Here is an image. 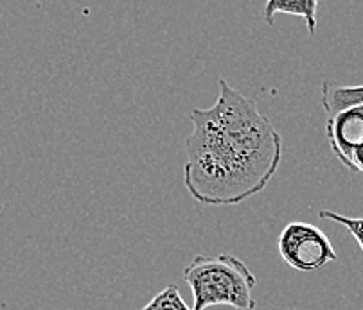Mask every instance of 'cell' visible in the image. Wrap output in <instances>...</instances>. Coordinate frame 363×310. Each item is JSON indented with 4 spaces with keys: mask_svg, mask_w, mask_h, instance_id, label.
Returning a JSON list of instances; mask_svg holds the SVG:
<instances>
[{
    "mask_svg": "<svg viewBox=\"0 0 363 310\" xmlns=\"http://www.w3.org/2000/svg\"><path fill=\"white\" fill-rule=\"evenodd\" d=\"M184 185L194 201L240 205L263 192L282 160V137L257 104L220 79L211 108L191 111Z\"/></svg>",
    "mask_w": 363,
    "mask_h": 310,
    "instance_id": "1",
    "label": "cell"
},
{
    "mask_svg": "<svg viewBox=\"0 0 363 310\" xmlns=\"http://www.w3.org/2000/svg\"><path fill=\"white\" fill-rule=\"evenodd\" d=\"M184 278L193 292V310L227 305L234 310H255L254 272L234 255L194 257L184 269Z\"/></svg>",
    "mask_w": 363,
    "mask_h": 310,
    "instance_id": "2",
    "label": "cell"
},
{
    "mask_svg": "<svg viewBox=\"0 0 363 310\" xmlns=\"http://www.w3.org/2000/svg\"><path fill=\"white\" fill-rule=\"evenodd\" d=\"M277 248L282 260L302 272L318 271L338 258L328 235L309 222L286 224L279 235Z\"/></svg>",
    "mask_w": 363,
    "mask_h": 310,
    "instance_id": "3",
    "label": "cell"
},
{
    "mask_svg": "<svg viewBox=\"0 0 363 310\" xmlns=\"http://www.w3.org/2000/svg\"><path fill=\"white\" fill-rule=\"evenodd\" d=\"M325 137L335 156L351 168L352 151L363 144V104L345 108L328 117Z\"/></svg>",
    "mask_w": 363,
    "mask_h": 310,
    "instance_id": "4",
    "label": "cell"
},
{
    "mask_svg": "<svg viewBox=\"0 0 363 310\" xmlns=\"http://www.w3.org/2000/svg\"><path fill=\"white\" fill-rule=\"evenodd\" d=\"M317 0H268L263 9V20L268 25H274L275 15H294L306 20L309 35L317 33Z\"/></svg>",
    "mask_w": 363,
    "mask_h": 310,
    "instance_id": "5",
    "label": "cell"
},
{
    "mask_svg": "<svg viewBox=\"0 0 363 310\" xmlns=\"http://www.w3.org/2000/svg\"><path fill=\"white\" fill-rule=\"evenodd\" d=\"M363 104V84L358 86H344L335 81H324L322 84V106L328 117L351 106Z\"/></svg>",
    "mask_w": 363,
    "mask_h": 310,
    "instance_id": "6",
    "label": "cell"
},
{
    "mask_svg": "<svg viewBox=\"0 0 363 310\" xmlns=\"http://www.w3.org/2000/svg\"><path fill=\"white\" fill-rule=\"evenodd\" d=\"M140 310H193L186 303V299L182 298L180 291H178L177 284L167 285L164 291L155 296L144 309Z\"/></svg>",
    "mask_w": 363,
    "mask_h": 310,
    "instance_id": "7",
    "label": "cell"
},
{
    "mask_svg": "<svg viewBox=\"0 0 363 310\" xmlns=\"http://www.w3.org/2000/svg\"><path fill=\"white\" fill-rule=\"evenodd\" d=\"M318 215L322 219H329V221L342 224L354 237V241L358 242V246L363 251V217H347V215H340L333 210H320Z\"/></svg>",
    "mask_w": 363,
    "mask_h": 310,
    "instance_id": "8",
    "label": "cell"
},
{
    "mask_svg": "<svg viewBox=\"0 0 363 310\" xmlns=\"http://www.w3.org/2000/svg\"><path fill=\"white\" fill-rule=\"evenodd\" d=\"M349 171H352V173H363V144L352 151L351 168Z\"/></svg>",
    "mask_w": 363,
    "mask_h": 310,
    "instance_id": "9",
    "label": "cell"
},
{
    "mask_svg": "<svg viewBox=\"0 0 363 310\" xmlns=\"http://www.w3.org/2000/svg\"><path fill=\"white\" fill-rule=\"evenodd\" d=\"M288 310H291V309H288Z\"/></svg>",
    "mask_w": 363,
    "mask_h": 310,
    "instance_id": "10",
    "label": "cell"
}]
</instances>
